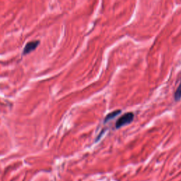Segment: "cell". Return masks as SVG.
Segmentation results:
<instances>
[{"label": "cell", "instance_id": "3", "mask_svg": "<svg viewBox=\"0 0 181 181\" xmlns=\"http://www.w3.org/2000/svg\"><path fill=\"white\" fill-rule=\"evenodd\" d=\"M120 110H115V111L110 112V113H109L108 115H107V116L105 118V120H104V122L106 123V122H108L109 120L113 119V118H115V117H116L117 115H118L120 113Z\"/></svg>", "mask_w": 181, "mask_h": 181}, {"label": "cell", "instance_id": "2", "mask_svg": "<svg viewBox=\"0 0 181 181\" xmlns=\"http://www.w3.org/2000/svg\"><path fill=\"white\" fill-rule=\"evenodd\" d=\"M39 43H40L39 40H33V41L28 42L23 48V55H26V54H30L31 52L34 51L37 48V47L38 46Z\"/></svg>", "mask_w": 181, "mask_h": 181}, {"label": "cell", "instance_id": "1", "mask_svg": "<svg viewBox=\"0 0 181 181\" xmlns=\"http://www.w3.org/2000/svg\"><path fill=\"white\" fill-rule=\"evenodd\" d=\"M134 115L133 112H127V113L124 114L123 115H122L119 119L118 120V121L115 123V127L116 128H120L123 127V126L128 124L133 121L134 120Z\"/></svg>", "mask_w": 181, "mask_h": 181}, {"label": "cell", "instance_id": "4", "mask_svg": "<svg viewBox=\"0 0 181 181\" xmlns=\"http://www.w3.org/2000/svg\"><path fill=\"white\" fill-rule=\"evenodd\" d=\"M174 98L176 101H178L181 99V82L178 87V89H176V93L174 94Z\"/></svg>", "mask_w": 181, "mask_h": 181}]
</instances>
